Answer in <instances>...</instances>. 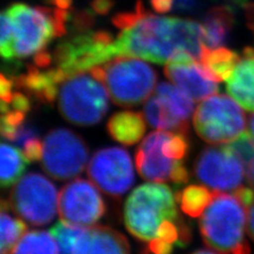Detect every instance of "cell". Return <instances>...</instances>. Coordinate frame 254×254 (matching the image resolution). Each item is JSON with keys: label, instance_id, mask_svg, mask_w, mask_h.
<instances>
[{"label": "cell", "instance_id": "1", "mask_svg": "<svg viewBox=\"0 0 254 254\" xmlns=\"http://www.w3.org/2000/svg\"><path fill=\"white\" fill-rule=\"evenodd\" d=\"M177 196L163 184H144L134 189L124 206L128 232L147 244L152 254H172L186 247L192 235L177 208Z\"/></svg>", "mask_w": 254, "mask_h": 254}, {"label": "cell", "instance_id": "2", "mask_svg": "<svg viewBox=\"0 0 254 254\" xmlns=\"http://www.w3.org/2000/svg\"><path fill=\"white\" fill-rule=\"evenodd\" d=\"M116 48L118 57L140 58L156 64L168 63L184 52L200 60L205 49L202 28L197 21L160 17L149 12L129 28L121 30Z\"/></svg>", "mask_w": 254, "mask_h": 254}, {"label": "cell", "instance_id": "3", "mask_svg": "<svg viewBox=\"0 0 254 254\" xmlns=\"http://www.w3.org/2000/svg\"><path fill=\"white\" fill-rule=\"evenodd\" d=\"M248 210L233 193L218 192L199 220L204 244L218 254H251L246 237Z\"/></svg>", "mask_w": 254, "mask_h": 254}, {"label": "cell", "instance_id": "4", "mask_svg": "<svg viewBox=\"0 0 254 254\" xmlns=\"http://www.w3.org/2000/svg\"><path fill=\"white\" fill-rule=\"evenodd\" d=\"M70 10L13 3L6 9L13 22L16 59L28 58L45 50L54 37L67 33Z\"/></svg>", "mask_w": 254, "mask_h": 254}, {"label": "cell", "instance_id": "5", "mask_svg": "<svg viewBox=\"0 0 254 254\" xmlns=\"http://www.w3.org/2000/svg\"><path fill=\"white\" fill-rule=\"evenodd\" d=\"M89 71L105 85L115 104L124 107L146 101L157 82L156 71L131 57H117Z\"/></svg>", "mask_w": 254, "mask_h": 254}, {"label": "cell", "instance_id": "6", "mask_svg": "<svg viewBox=\"0 0 254 254\" xmlns=\"http://www.w3.org/2000/svg\"><path fill=\"white\" fill-rule=\"evenodd\" d=\"M107 92L105 85L90 71L70 76L60 87V113L74 125L97 124L107 113Z\"/></svg>", "mask_w": 254, "mask_h": 254}, {"label": "cell", "instance_id": "7", "mask_svg": "<svg viewBox=\"0 0 254 254\" xmlns=\"http://www.w3.org/2000/svg\"><path fill=\"white\" fill-rule=\"evenodd\" d=\"M118 57L116 41L106 31L83 32L60 43L52 53L64 78L86 72Z\"/></svg>", "mask_w": 254, "mask_h": 254}, {"label": "cell", "instance_id": "8", "mask_svg": "<svg viewBox=\"0 0 254 254\" xmlns=\"http://www.w3.org/2000/svg\"><path fill=\"white\" fill-rule=\"evenodd\" d=\"M193 122L195 130L212 145L232 142L244 133L247 119L243 109L226 94H213L197 106Z\"/></svg>", "mask_w": 254, "mask_h": 254}, {"label": "cell", "instance_id": "9", "mask_svg": "<svg viewBox=\"0 0 254 254\" xmlns=\"http://www.w3.org/2000/svg\"><path fill=\"white\" fill-rule=\"evenodd\" d=\"M10 208L32 226H45L55 217L59 198L55 186L38 173H29L12 189Z\"/></svg>", "mask_w": 254, "mask_h": 254}, {"label": "cell", "instance_id": "10", "mask_svg": "<svg viewBox=\"0 0 254 254\" xmlns=\"http://www.w3.org/2000/svg\"><path fill=\"white\" fill-rule=\"evenodd\" d=\"M42 166L54 179L68 180L81 174L88 160V148L84 140L66 128L48 132L44 140Z\"/></svg>", "mask_w": 254, "mask_h": 254}, {"label": "cell", "instance_id": "11", "mask_svg": "<svg viewBox=\"0 0 254 254\" xmlns=\"http://www.w3.org/2000/svg\"><path fill=\"white\" fill-rule=\"evenodd\" d=\"M246 163L227 146L206 147L198 155L194 164L196 178L214 190H233L242 187Z\"/></svg>", "mask_w": 254, "mask_h": 254}, {"label": "cell", "instance_id": "12", "mask_svg": "<svg viewBox=\"0 0 254 254\" xmlns=\"http://www.w3.org/2000/svg\"><path fill=\"white\" fill-rule=\"evenodd\" d=\"M94 184L75 179L64 187L59 195V214L68 225L92 227L106 212L104 200Z\"/></svg>", "mask_w": 254, "mask_h": 254}, {"label": "cell", "instance_id": "13", "mask_svg": "<svg viewBox=\"0 0 254 254\" xmlns=\"http://www.w3.org/2000/svg\"><path fill=\"white\" fill-rule=\"evenodd\" d=\"M87 174L102 192L116 198L124 195L134 180L130 156L120 147L98 150L91 158Z\"/></svg>", "mask_w": 254, "mask_h": 254}, {"label": "cell", "instance_id": "14", "mask_svg": "<svg viewBox=\"0 0 254 254\" xmlns=\"http://www.w3.org/2000/svg\"><path fill=\"white\" fill-rule=\"evenodd\" d=\"M170 131L150 132L142 141L136 155V165L141 177L149 181H171L176 187L188 184L190 175L184 161L173 160L162 152Z\"/></svg>", "mask_w": 254, "mask_h": 254}, {"label": "cell", "instance_id": "15", "mask_svg": "<svg viewBox=\"0 0 254 254\" xmlns=\"http://www.w3.org/2000/svg\"><path fill=\"white\" fill-rule=\"evenodd\" d=\"M164 73L195 102L202 101L218 91V82L190 53H179L166 63Z\"/></svg>", "mask_w": 254, "mask_h": 254}, {"label": "cell", "instance_id": "16", "mask_svg": "<svg viewBox=\"0 0 254 254\" xmlns=\"http://www.w3.org/2000/svg\"><path fill=\"white\" fill-rule=\"evenodd\" d=\"M72 254H130L126 237L106 226L83 229L73 245Z\"/></svg>", "mask_w": 254, "mask_h": 254}, {"label": "cell", "instance_id": "17", "mask_svg": "<svg viewBox=\"0 0 254 254\" xmlns=\"http://www.w3.org/2000/svg\"><path fill=\"white\" fill-rule=\"evenodd\" d=\"M15 86L22 88L27 93L42 103H53L59 94V87L65 81L60 71L54 68H38L32 64L27 71L14 78Z\"/></svg>", "mask_w": 254, "mask_h": 254}, {"label": "cell", "instance_id": "18", "mask_svg": "<svg viewBox=\"0 0 254 254\" xmlns=\"http://www.w3.org/2000/svg\"><path fill=\"white\" fill-rule=\"evenodd\" d=\"M227 90L245 109L254 111V49L246 48L233 73L227 79Z\"/></svg>", "mask_w": 254, "mask_h": 254}, {"label": "cell", "instance_id": "19", "mask_svg": "<svg viewBox=\"0 0 254 254\" xmlns=\"http://www.w3.org/2000/svg\"><path fill=\"white\" fill-rule=\"evenodd\" d=\"M234 26V13L226 5L214 6L205 13L202 21V42L208 49L224 45Z\"/></svg>", "mask_w": 254, "mask_h": 254}, {"label": "cell", "instance_id": "20", "mask_svg": "<svg viewBox=\"0 0 254 254\" xmlns=\"http://www.w3.org/2000/svg\"><path fill=\"white\" fill-rule=\"evenodd\" d=\"M107 130L111 138L121 144H136L145 133V119L141 113L121 111L109 119Z\"/></svg>", "mask_w": 254, "mask_h": 254}, {"label": "cell", "instance_id": "21", "mask_svg": "<svg viewBox=\"0 0 254 254\" xmlns=\"http://www.w3.org/2000/svg\"><path fill=\"white\" fill-rule=\"evenodd\" d=\"M241 58L236 52L227 48H216V49L203 50L199 62L212 77L218 83L227 81L231 76Z\"/></svg>", "mask_w": 254, "mask_h": 254}, {"label": "cell", "instance_id": "22", "mask_svg": "<svg viewBox=\"0 0 254 254\" xmlns=\"http://www.w3.org/2000/svg\"><path fill=\"white\" fill-rule=\"evenodd\" d=\"M144 115L147 122L156 128L185 134L189 132V123L173 115L156 94L146 100Z\"/></svg>", "mask_w": 254, "mask_h": 254}, {"label": "cell", "instance_id": "23", "mask_svg": "<svg viewBox=\"0 0 254 254\" xmlns=\"http://www.w3.org/2000/svg\"><path fill=\"white\" fill-rule=\"evenodd\" d=\"M155 94L163 102V104L173 115L181 121L189 123L190 117L194 110V101L185 91H182L177 86L163 82L156 87Z\"/></svg>", "mask_w": 254, "mask_h": 254}, {"label": "cell", "instance_id": "24", "mask_svg": "<svg viewBox=\"0 0 254 254\" xmlns=\"http://www.w3.org/2000/svg\"><path fill=\"white\" fill-rule=\"evenodd\" d=\"M217 193V190H211L205 187L189 186L176 196L182 212L195 218L202 215Z\"/></svg>", "mask_w": 254, "mask_h": 254}, {"label": "cell", "instance_id": "25", "mask_svg": "<svg viewBox=\"0 0 254 254\" xmlns=\"http://www.w3.org/2000/svg\"><path fill=\"white\" fill-rule=\"evenodd\" d=\"M9 202L1 201V242L0 254H12L16 246L27 231V226L19 218L13 217L9 212Z\"/></svg>", "mask_w": 254, "mask_h": 254}, {"label": "cell", "instance_id": "26", "mask_svg": "<svg viewBox=\"0 0 254 254\" xmlns=\"http://www.w3.org/2000/svg\"><path fill=\"white\" fill-rule=\"evenodd\" d=\"M29 161L19 149L10 144H1V186L3 188L11 187L18 182L25 173Z\"/></svg>", "mask_w": 254, "mask_h": 254}, {"label": "cell", "instance_id": "27", "mask_svg": "<svg viewBox=\"0 0 254 254\" xmlns=\"http://www.w3.org/2000/svg\"><path fill=\"white\" fill-rule=\"evenodd\" d=\"M12 254H60V250L50 232L33 230L23 235Z\"/></svg>", "mask_w": 254, "mask_h": 254}, {"label": "cell", "instance_id": "28", "mask_svg": "<svg viewBox=\"0 0 254 254\" xmlns=\"http://www.w3.org/2000/svg\"><path fill=\"white\" fill-rule=\"evenodd\" d=\"M83 229L68 225L64 221L58 222L51 228L50 233L59 245L60 254H72L75 240Z\"/></svg>", "mask_w": 254, "mask_h": 254}, {"label": "cell", "instance_id": "29", "mask_svg": "<svg viewBox=\"0 0 254 254\" xmlns=\"http://www.w3.org/2000/svg\"><path fill=\"white\" fill-rule=\"evenodd\" d=\"M189 147L188 134L170 131L162 146V152L166 157L173 159V160L184 161L189 153Z\"/></svg>", "mask_w": 254, "mask_h": 254}, {"label": "cell", "instance_id": "30", "mask_svg": "<svg viewBox=\"0 0 254 254\" xmlns=\"http://www.w3.org/2000/svg\"><path fill=\"white\" fill-rule=\"evenodd\" d=\"M0 52L6 62L16 60L14 52V30L13 22L9 13L4 10L1 14V38H0Z\"/></svg>", "mask_w": 254, "mask_h": 254}, {"label": "cell", "instance_id": "31", "mask_svg": "<svg viewBox=\"0 0 254 254\" xmlns=\"http://www.w3.org/2000/svg\"><path fill=\"white\" fill-rule=\"evenodd\" d=\"M229 146L234 150L235 154L238 155L247 166L254 159V140L249 132L242 133L237 139L230 143Z\"/></svg>", "mask_w": 254, "mask_h": 254}, {"label": "cell", "instance_id": "32", "mask_svg": "<svg viewBox=\"0 0 254 254\" xmlns=\"http://www.w3.org/2000/svg\"><path fill=\"white\" fill-rule=\"evenodd\" d=\"M35 138H38V132H37L36 127L33 124L25 121V123H22L18 127V129L16 130L14 137L11 141L21 148L28 141Z\"/></svg>", "mask_w": 254, "mask_h": 254}, {"label": "cell", "instance_id": "33", "mask_svg": "<svg viewBox=\"0 0 254 254\" xmlns=\"http://www.w3.org/2000/svg\"><path fill=\"white\" fill-rule=\"evenodd\" d=\"M92 12V10L90 11L88 9L77 11L72 17L73 30L78 32V33H83V32L92 27L94 22V15Z\"/></svg>", "mask_w": 254, "mask_h": 254}, {"label": "cell", "instance_id": "34", "mask_svg": "<svg viewBox=\"0 0 254 254\" xmlns=\"http://www.w3.org/2000/svg\"><path fill=\"white\" fill-rule=\"evenodd\" d=\"M43 150L44 144L38 138L28 141L26 144L21 147V152L29 162L41 161L43 158Z\"/></svg>", "mask_w": 254, "mask_h": 254}, {"label": "cell", "instance_id": "35", "mask_svg": "<svg viewBox=\"0 0 254 254\" xmlns=\"http://www.w3.org/2000/svg\"><path fill=\"white\" fill-rule=\"evenodd\" d=\"M15 86L14 79L7 77L5 74L0 76V99H1V105L9 104L13 98V87Z\"/></svg>", "mask_w": 254, "mask_h": 254}, {"label": "cell", "instance_id": "36", "mask_svg": "<svg viewBox=\"0 0 254 254\" xmlns=\"http://www.w3.org/2000/svg\"><path fill=\"white\" fill-rule=\"evenodd\" d=\"M200 2L201 0H174V9L179 12H193Z\"/></svg>", "mask_w": 254, "mask_h": 254}, {"label": "cell", "instance_id": "37", "mask_svg": "<svg viewBox=\"0 0 254 254\" xmlns=\"http://www.w3.org/2000/svg\"><path fill=\"white\" fill-rule=\"evenodd\" d=\"M114 6V0H93L91 2V10L100 15L107 14Z\"/></svg>", "mask_w": 254, "mask_h": 254}, {"label": "cell", "instance_id": "38", "mask_svg": "<svg viewBox=\"0 0 254 254\" xmlns=\"http://www.w3.org/2000/svg\"><path fill=\"white\" fill-rule=\"evenodd\" d=\"M150 4L156 12L166 13L174 7V0H150Z\"/></svg>", "mask_w": 254, "mask_h": 254}, {"label": "cell", "instance_id": "39", "mask_svg": "<svg viewBox=\"0 0 254 254\" xmlns=\"http://www.w3.org/2000/svg\"><path fill=\"white\" fill-rule=\"evenodd\" d=\"M246 19L248 27L254 32V3H249L246 6Z\"/></svg>", "mask_w": 254, "mask_h": 254}, {"label": "cell", "instance_id": "40", "mask_svg": "<svg viewBox=\"0 0 254 254\" xmlns=\"http://www.w3.org/2000/svg\"><path fill=\"white\" fill-rule=\"evenodd\" d=\"M248 232L254 242V203L248 210Z\"/></svg>", "mask_w": 254, "mask_h": 254}, {"label": "cell", "instance_id": "41", "mask_svg": "<svg viewBox=\"0 0 254 254\" xmlns=\"http://www.w3.org/2000/svg\"><path fill=\"white\" fill-rule=\"evenodd\" d=\"M50 1L57 7H60V9L70 10V6H71V2H72V0H50Z\"/></svg>", "mask_w": 254, "mask_h": 254}, {"label": "cell", "instance_id": "42", "mask_svg": "<svg viewBox=\"0 0 254 254\" xmlns=\"http://www.w3.org/2000/svg\"><path fill=\"white\" fill-rule=\"evenodd\" d=\"M247 168H248V170H247V178H248L249 184L254 189V159L248 164Z\"/></svg>", "mask_w": 254, "mask_h": 254}, {"label": "cell", "instance_id": "43", "mask_svg": "<svg viewBox=\"0 0 254 254\" xmlns=\"http://www.w3.org/2000/svg\"><path fill=\"white\" fill-rule=\"evenodd\" d=\"M249 133L254 140V114H252L249 118Z\"/></svg>", "mask_w": 254, "mask_h": 254}, {"label": "cell", "instance_id": "44", "mask_svg": "<svg viewBox=\"0 0 254 254\" xmlns=\"http://www.w3.org/2000/svg\"><path fill=\"white\" fill-rule=\"evenodd\" d=\"M190 254H217V253H216V252H214V251H211V250L199 249V250H197V251L192 252Z\"/></svg>", "mask_w": 254, "mask_h": 254}]
</instances>
